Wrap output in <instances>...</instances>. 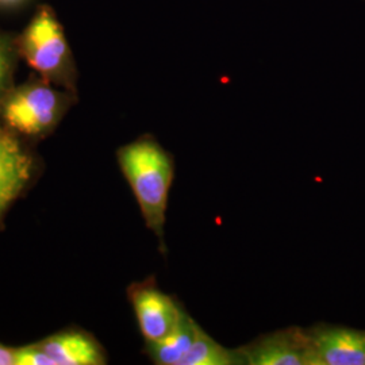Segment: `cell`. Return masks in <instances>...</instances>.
<instances>
[{
	"label": "cell",
	"instance_id": "14",
	"mask_svg": "<svg viewBox=\"0 0 365 365\" xmlns=\"http://www.w3.org/2000/svg\"><path fill=\"white\" fill-rule=\"evenodd\" d=\"M29 0H0V9L13 10L25 6Z\"/></svg>",
	"mask_w": 365,
	"mask_h": 365
},
{
	"label": "cell",
	"instance_id": "7",
	"mask_svg": "<svg viewBox=\"0 0 365 365\" xmlns=\"http://www.w3.org/2000/svg\"><path fill=\"white\" fill-rule=\"evenodd\" d=\"M33 160L16 134L0 122V218L31 178Z\"/></svg>",
	"mask_w": 365,
	"mask_h": 365
},
{
	"label": "cell",
	"instance_id": "9",
	"mask_svg": "<svg viewBox=\"0 0 365 365\" xmlns=\"http://www.w3.org/2000/svg\"><path fill=\"white\" fill-rule=\"evenodd\" d=\"M202 327L185 312L176 329L163 339L145 344V352L158 365H182Z\"/></svg>",
	"mask_w": 365,
	"mask_h": 365
},
{
	"label": "cell",
	"instance_id": "6",
	"mask_svg": "<svg viewBox=\"0 0 365 365\" xmlns=\"http://www.w3.org/2000/svg\"><path fill=\"white\" fill-rule=\"evenodd\" d=\"M309 333L317 365H365V330L324 324Z\"/></svg>",
	"mask_w": 365,
	"mask_h": 365
},
{
	"label": "cell",
	"instance_id": "10",
	"mask_svg": "<svg viewBox=\"0 0 365 365\" xmlns=\"http://www.w3.org/2000/svg\"><path fill=\"white\" fill-rule=\"evenodd\" d=\"M182 365H242L237 349L222 346L202 329Z\"/></svg>",
	"mask_w": 365,
	"mask_h": 365
},
{
	"label": "cell",
	"instance_id": "13",
	"mask_svg": "<svg viewBox=\"0 0 365 365\" xmlns=\"http://www.w3.org/2000/svg\"><path fill=\"white\" fill-rule=\"evenodd\" d=\"M0 365H16L15 348L0 344Z\"/></svg>",
	"mask_w": 365,
	"mask_h": 365
},
{
	"label": "cell",
	"instance_id": "4",
	"mask_svg": "<svg viewBox=\"0 0 365 365\" xmlns=\"http://www.w3.org/2000/svg\"><path fill=\"white\" fill-rule=\"evenodd\" d=\"M237 352L242 365H317L309 329L298 327L262 334Z\"/></svg>",
	"mask_w": 365,
	"mask_h": 365
},
{
	"label": "cell",
	"instance_id": "2",
	"mask_svg": "<svg viewBox=\"0 0 365 365\" xmlns=\"http://www.w3.org/2000/svg\"><path fill=\"white\" fill-rule=\"evenodd\" d=\"M19 57L39 78L75 92L76 64L66 30L51 6L41 4L16 34Z\"/></svg>",
	"mask_w": 365,
	"mask_h": 365
},
{
	"label": "cell",
	"instance_id": "3",
	"mask_svg": "<svg viewBox=\"0 0 365 365\" xmlns=\"http://www.w3.org/2000/svg\"><path fill=\"white\" fill-rule=\"evenodd\" d=\"M75 99V92L45 78L14 86L0 107V122L14 134L43 137L52 133Z\"/></svg>",
	"mask_w": 365,
	"mask_h": 365
},
{
	"label": "cell",
	"instance_id": "8",
	"mask_svg": "<svg viewBox=\"0 0 365 365\" xmlns=\"http://www.w3.org/2000/svg\"><path fill=\"white\" fill-rule=\"evenodd\" d=\"M37 344L52 359L53 365H103L107 363L102 345L88 333L80 330L61 331Z\"/></svg>",
	"mask_w": 365,
	"mask_h": 365
},
{
	"label": "cell",
	"instance_id": "5",
	"mask_svg": "<svg viewBox=\"0 0 365 365\" xmlns=\"http://www.w3.org/2000/svg\"><path fill=\"white\" fill-rule=\"evenodd\" d=\"M128 295L145 342L167 337L185 314L178 300L157 287L155 279L131 284Z\"/></svg>",
	"mask_w": 365,
	"mask_h": 365
},
{
	"label": "cell",
	"instance_id": "11",
	"mask_svg": "<svg viewBox=\"0 0 365 365\" xmlns=\"http://www.w3.org/2000/svg\"><path fill=\"white\" fill-rule=\"evenodd\" d=\"M18 60L21 57L16 46V34L0 29V107L14 87V73Z\"/></svg>",
	"mask_w": 365,
	"mask_h": 365
},
{
	"label": "cell",
	"instance_id": "12",
	"mask_svg": "<svg viewBox=\"0 0 365 365\" xmlns=\"http://www.w3.org/2000/svg\"><path fill=\"white\" fill-rule=\"evenodd\" d=\"M16 365H53L52 359L43 352L38 344L15 348Z\"/></svg>",
	"mask_w": 365,
	"mask_h": 365
},
{
	"label": "cell",
	"instance_id": "1",
	"mask_svg": "<svg viewBox=\"0 0 365 365\" xmlns=\"http://www.w3.org/2000/svg\"><path fill=\"white\" fill-rule=\"evenodd\" d=\"M118 164L129 182L149 230L158 238L165 253L164 227L170 187L175 179V160L152 135H143L118 149Z\"/></svg>",
	"mask_w": 365,
	"mask_h": 365
}]
</instances>
